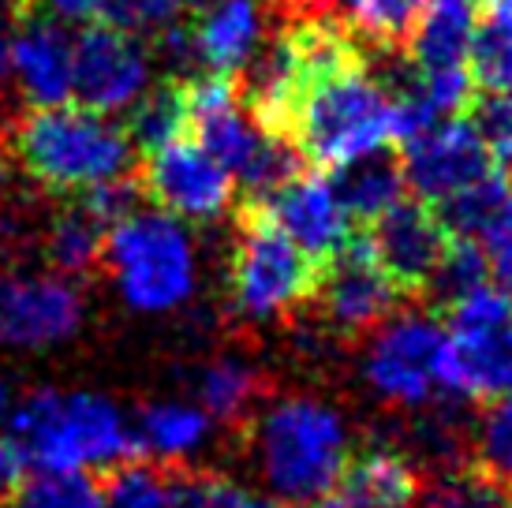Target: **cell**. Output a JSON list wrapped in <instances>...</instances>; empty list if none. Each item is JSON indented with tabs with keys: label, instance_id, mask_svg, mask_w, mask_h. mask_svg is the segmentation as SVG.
Returning a JSON list of instances; mask_svg holds the SVG:
<instances>
[{
	"label": "cell",
	"instance_id": "obj_1",
	"mask_svg": "<svg viewBox=\"0 0 512 508\" xmlns=\"http://www.w3.org/2000/svg\"><path fill=\"white\" fill-rule=\"evenodd\" d=\"M288 135L318 169L341 172L363 157L389 154V146L404 139V127L385 79L370 75L359 57H352L337 68L318 71L307 83Z\"/></svg>",
	"mask_w": 512,
	"mask_h": 508
},
{
	"label": "cell",
	"instance_id": "obj_2",
	"mask_svg": "<svg viewBox=\"0 0 512 508\" xmlns=\"http://www.w3.org/2000/svg\"><path fill=\"white\" fill-rule=\"evenodd\" d=\"M251 460L266 494L292 508L314 505L352 460V426L322 396H277L255 415Z\"/></svg>",
	"mask_w": 512,
	"mask_h": 508
},
{
	"label": "cell",
	"instance_id": "obj_3",
	"mask_svg": "<svg viewBox=\"0 0 512 508\" xmlns=\"http://www.w3.org/2000/svg\"><path fill=\"white\" fill-rule=\"evenodd\" d=\"M15 438L27 467L49 475H94L135 456V426L116 400L90 389H38L12 408Z\"/></svg>",
	"mask_w": 512,
	"mask_h": 508
},
{
	"label": "cell",
	"instance_id": "obj_4",
	"mask_svg": "<svg viewBox=\"0 0 512 508\" xmlns=\"http://www.w3.org/2000/svg\"><path fill=\"white\" fill-rule=\"evenodd\" d=\"M12 154L34 184L57 195H90L128 180L135 142L116 116H101L79 101L30 109L12 131Z\"/></svg>",
	"mask_w": 512,
	"mask_h": 508
},
{
	"label": "cell",
	"instance_id": "obj_5",
	"mask_svg": "<svg viewBox=\"0 0 512 508\" xmlns=\"http://www.w3.org/2000/svg\"><path fill=\"white\" fill-rule=\"evenodd\" d=\"M101 262L116 296L139 314H172L199 292L202 262L195 232L157 206H135L120 217L105 236Z\"/></svg>",
	"mask_w": 512,
	"mask_h": 508
},
{
	"label": "cell",
	"instance_id": "obj_6",
	"mask_svg": "<svg viewBox=\"0 0 512 508\" xmlns=\"http://www.w3.org/2000/svg\"><path fill=\"white\" fill-rule=\"evenodd\" d=\"M184 101L191 139L210 150L247 191L266 198L296 172V150L285 135H273L258 124L240 86L228 75L202 71L184 90Z\"/></svg>",
	"mask_w": 512,
	"mask_h": 508
},
{
	"label": "cell",
	"instance_id": "obj_7",
	"mask_svg": "<svg viewBox=\"0 0 512 508\" xmlns=\"http://www.w3.org/2000/svg\"><path fill=\"white\" fill-rule=\"evenodd\" d=\"M445 325L423 311H393L370 329L363 381L389 408H430L445 393Z\"/></svg>",
	"mask_w": 512,
	"mask_h": 508
},
{
	"label": "cell",
	"instance_id": "obj_8",
	"mask_svg": "<svg viewBox=\"0 0 512 508\" xmlns=\"http://www.w3.org/2000/svg\"><path fill=\"white\" fill-rule=\"evenodd\" d=\"M318 266L281 228L262 213L251 217L236 236L228 262V299L247 322H277L314 296Z\"/></svg>",
	"mask_w": 512,
	"mask_h": 508
},
{
	"label": "cell",
	"instance_id": "obj_9",
	"mask_svg": "<svg viewBox=\"0 0 512 508\" xmlns=\"http://www.w3.org/2000/svg\"><path fill=\"white\" fill-rule=\"evenodd\" d=\"M400 142H404L400 146L404 187H412L415 198L434 206V210L449 206L453 198L501 172V165L490 157L486 142L479 139V131L471 127L468 116L430 120Z\"/></svg>",
	"mask_w": 512,
	"mask_h": 508
},
{
	"label": "cell",
	"instance_id": "obj_10",
	"mask_svg": "<svg viewBox=\"0 0 512 508\" xmlns=\"http://www.w3.org/2000/svg\"><path fill=\"white\" fill-rule=\"evenodd\" d=\"M157 53L128 30L98 19L75 34L72 101L101 116H128L154 90Z\"/></svg>",
	"mask_w": 512,
	"mask_h": 508
},
{
	"label": "cell",
	"instance_id": "obj_11",
	"mask_svg": "<svg viewBox=\"0 0 512 508\" xmlns=\"http://www.w3.org/2000/svg\"><path fill=\"white\" fill-rule=\"evenodd\" d=\"M143 184L157 210L184 225H214L232 210L236 198V176L191 135L146 154Z\"/></svg>",
	"mask_w": 512,
	"mask_h": 508
},
{
	"label": "cell",
	"instance_id": "obj_12",
	"mask_svg": "<svg viewBox=\"0 0 512 508\" xmlns=\"http://www.w3.org/2000/svg\"><path fill=\"white\" fill-rule=\"evenodd\" d=\"M83 325V292L60 273H0V348L38 352L72 340Z\"/></svg>",
	"mask_w": 512,
	"mask_h": 508
},
{
	"label": "cell",
	"instance_id": "obj_13",
	"mask_svg": "<svg viewBox=\"0 0 512 508\" xmlns=\"http://www.w3.org/2000/svg\"><path fill=\"white\" fill-rule=\"evenodd\" d=\"M262 217L281 228L314 262H329L352 243V213L329 172H292L285 184L266 195Z\"/></svg>",
	"mask_w": 512,
	"mask_h": 508
},
{
	"label": "cell",
	"instance_id": "obj_14",
	"mask_svg": "<svg viewBox=\"0 0 512 508\" xmlns=\"http://www.w3.org/2000/svg\"><path fill=\"white\" fill-rule=\"evenodd\" d=\"M314 292L322 299L329 329L337 333H370L397 311L400 284L378 266L367 243H348L341 254L326 262Z\"/></svg>",
	"mask_w": 512,
	"mask_h": 508
},
{
	"label": "cell",
	"instance_id": "obj_15",
	"mask_svg": "<svg viewBox=\"0 0 512 508\" xmlns=\"http://www.w3.org/2000/svg\"><path fill=\"white\" fill-rule=\"evenodd\" d=\"M4 79L27 109H53L72 101L75 86V34L53 19L34 15L12 30Z\"/></svg>",
	"mask_w": 512,
	"mask_h": 508
},
{
	"label": "cell",
	"instance_id": "obj_16",
	"mask_svg": "<svg viewBox=\"0 0 512 508\" xmlns=\"http://www.w3.org/2000/svg\"><path fill=\"white\" fill-rule=\"evenodd\" d=\"M445 243H449V228L441 221V213L419 198L415 202L400 198L397 206H389L382 217L370 221V254L400 288L430 284Z\"/></svg>",
	"mask_w": 512,
	"mask_h": 508
},
{
	"label": "cell",
	"instance_id": "obj_17",
	"mask_svg": "<svg viewBox=\"0 0 512 508\" xmlns=\"http://www.w3.org/2000/svg\"><path fill=\"white\" fill-rule=\"evenodd\" d=\"M191 64L206 75H236L258 60L270 42L266 0H202L199 19L187 27Z\"/></svg>",
	"mask_w": 512,
	"mask_h": 508
},
{
	"label": "cell",
	"instance_id": "obj_18",
	"mask_svg": "<svg viewBox=\"0 0 512 508\" xmlns=\"http://www.w3.org/2000/svg\"><path fill=\"white\" fill-rule=\"evenodd\" d=\"M445 393L460 400L512 396V322L494 329H445Z\"/></svg>",
	"mask_w": 512,
	"mask_h": 508
},
{
	"label": "cell",
	"instance_id": "obj_19",
	"mask_svg": "<svg viewBox=\"0 0 512 508\" xmlns=\"http://www.w3.org/2000/svg\"><path fill=\"white\" fill-rule=\"evenodd\" d=\"M423 482L408 456L393 449H370L348 460L341 479L314 501V508H419Z\"/></svg>",
	"mask_w": 512,
	"mask_h": 508
},
{
	"label": "cell",
	"instance_id": "obj_20",
	"mask_svg": "<svg viewBox=\"0 0 512 508\" xmlns=\"http://www.w3.org/2000/svg\"><path fill=\"white\" fill-rule=\"evenodd\" d=\"M479 8L471 0H430L408 38V68L415 71H471V45Z\"/></svg>",
	"mask_w": 512,
	"mask_h": 508
},
{
	"label": "cell",
	"instance_id": "obj_21",
	"mask_svg": "<svg viewBox=\"0 0 512 508\" xmlns=\"http://www.w3.org/2000/svg\"><path fill=\"white\" fill-rule=\"evenodd\" d=\"M131 426H135V452H146L161 464L195 460L214 438V419L191 400H157L139 411Z\"/></svg>",
	"mask_w": 512,
	"mask_h": 508
},
{
	"label": "cell",
	"instance_id": "obj_22",
	"mask_svg": "<svg viewBox=\"0 0 512 508\" xmlns=\"http://www.w3.org/2000/svg\"><path fill=\"white\" fill-rule=\"evenodd\" d=\"M318 19L337 27L348 42L397 49L412 38L430 0H311Z\"/></svg>",
	"mask_w": 512,
	"mask_h": 508
},
{
	"label": "cell",
	"instance_id": "obj_23",
	"mask_svg": "<svg viewBox=\"0 0 512 508\" xmlns=\"http://www.w3.org/2000/svg\"><path fill=\"white\" fill-rule=\"evenodd\" d=\"M262 396V374L243 355H217L195 374V404L214 423H240Z\"/></svg>",
	"mask_w": 512,
	"mask_h": 508
},
{
	"label": "cell",
	"instance_id": "obj_24",
	"mask_svg": "<svg viewBox=\"0 0 512 508\" xmlns=\"http://www.w3.org/2000/svg\"><path fill=\"white\" fill-rule=\"evenodd\" d=\"M105 236H109V225L79 198L45 232V258L60 277H79L101 262Z\"/></svg>",
	"mask_w": 512,
	"mask_h": 508
},
{
	"label": "cell",
	"instance_id": "obj_25",
	"mask_svg": "<svg viewBox=\"0 0 512 508\" xmlns=\"http://www.w3.org/2000/svg\"><path fill=\"white\" fill-rule=\"evenodd\" d=\"M333 180L341 187V198L348 213H352V221H374V217H382L389 206H397L400 198H404V176H400V161L393 157H363L356 165H348V169L333 172Z\"/></svg>",
	"mask_w": 512,
	"mask_h": 508
},
{
	"label": "cell",
	"instance_id": "obj_26",
	"mask_svg": "<svg viewBox=\"0 0 512 508\" xmlns=\"http://www.w3.org/2000/svg\"><path fill=\"white\" fill-rule=\"evenodd\" d=\"M471 79L483 90H512V0H490L479 15Z\"/></svg>",
	"mask_w": 512,
	"mask_h": 508
},
{
	"label": "cell",
	"instance_id": "obj_27",
	"mask_svg": "<svg viewBox=\"0 0 512 508\" xmlns=\"http://www.w3.org/2000/svg\"><path fill=\"white\" fill-rule=\"evenodd\" d=\"M128 135L135 142V150L143 146L146 154L165 146V142L187 135V101L184 90L176 86H154L135 109L128 113Z\"/></svg>",
	"mask_w": 512,
	"mask_h": 508
},
{
	"label": "cell",
	"instance_id": "obj_28",
	"mask_svg": "<svg viewBox=\"0 0 512 508\" xmlns=\"http://www.w3.org/2000/svg\"><path fill=\"white\" fill-rule=\"evenodd\" d=\"M101 508H180V482L150 464H120L101 490Z\"/></svg>",
	"mask_w": 512,
	"mask_h": 508
},
{
	"label": "cell",
	"instance_id": "obj_29",
	"mask_svg": "<svg viewBox=\"0 0 512 508\" xmlns=\"http://www.w3.org/2000/svg\"><path fill=\"white\" fill-rule=\"evenodd\" d=\"M483 284H490V266H486L483 247L471 236H449L427 288H434L445 299V307H449L453 299L468 296V292L483 288Z\"/></svg>",
	"mask_w": 512,
	"mask_h": 508
},
{
	"label": "cell",
	"instance_id": "obj_30",
	"mask_svg": "<svg viewBox=\"0 0 512 508\" xmlns=\"http://www.w3.org/2000/svg\"><path fill=\"white\" fill-rule=\"evenodd\" d=\"M184 8L187 0H109L105 19L154 49L172 30L184 27Z\"/></svg>",
	"mask_w": 512,
	"mask_h": 508
},
{
	"label": "cell",
	"instance_id": "obj_31",
	"mask_svg": "<svg viewBox=\"0 0 512 508\" xmlns=\"http://www.w3.org/2000/svg\"><path fill=\"white\" fill-rule=\"evenodd\" d=\"M12 508H101V486L90 475L38 471L12 494Z\"/></svg>",
	"mask_w": 512,
	"mask_h": 508
},
{
	"label": "cell",
	"instance_id": "obj_32",
	"mask_svg": "<svg viewBox=\"0 0 512 508\" xmlns=\"http://www.w3.org/2000/svg\"><path fill=\"white\" fill-rule=\"evenodd\" d=\"M419 508H509V494L486 471H441Z\"/></svg>",
	"mask_w": 512,
	"mask_h": 508
},
{
	"label": "cell",
	"instance_id": "obj_33",
	"mask_svg": "<svg viewBox=\"0 0 512 508\" xmlns=\"http://www.w3.org/2000/svg\"><path fill=\"white\" fill-rule=\"evenodd\" d=\"M475 452L490 479L512 482V396L486 400L475 423Z\"/></svg>",
	"mask_w": 512,
	"mask_h": 508
},
{
	"label": "cell",
	"instance_id": "obj_34",
	"mask_svg": "<svg viewBox=\"0 0 512 508\" xmlns=\"http://www.w3.org/2000/svg\"><path fill=\"white\" fill-rule=\"evenodd\" d=\"M180 508H292L281 497L255 490L247 482L225 479V475H199L180 482Z\"/></svg>",
	"mask_w": 512,
	"mask_h": 508
},
{
	"label": "cell",
	"instance_id": "obj_35",
	"mask_svg": "<svg viewBox=\"0 0 512 508\" xmlns=\"http://www.w3.org/2000/svg\"><path fill=\"white\" fill-rule=\"evenodd\" d=\"M468 120L501 169L512 165V90H483V98L471 101Z\"/></svg>",
	"mask_w": 512,
	"mask_h": 508
},
{
	"label": "cell",
	"instance_id": "obj_36",
	"mask_svg": "<svg viewBox=\"0 0 512 508\" xmlns=\"http://www.w3.org/2000/svg\"><path fill=\"white\" fill-rule=\"evenodd\" d=\"M475 243H479L486 254L490 281L512 296V187H505V195H501V202L494 206V213H490L483 221V228L475 232Z\"/></svg>",
	"mask_w": 512,
	"mask_h": 508
},
{
	"label": "cell",
	"instance_id": "obj_37",
	"mask_svg": "<svg viewBox=\"0 0 512 508\" xmlns=\"http://www.w3.org/2000/svg\"><path fill=\"white\" fill-rule=\"evenodd\" d=\"M42 19H53L60 27H90V23H98L105 19V8H109V0H30Z\"/></svg>",
	"mask_w": 512,
	"mask_h": 508
},
{
	"label": "cell",
	"instance_id": "obj_38",
	"mask_svg": "<svg viewBox=\"0 0 512 508\" xmlns=\"http://www.w3.org/2000/svg\"><path fill=\"white\" fill-rule=\"evenodd\" d=\"M27 475V460L15 445L12 434H0V497H8L19 490V482Z\"/></svg>",
	"mask_w": 512,
	"mask_h": 508
},
{
	"label": "cell",
	"instance_id": "obj_39",
	"mask_svg": "<svg viewBox=\"0 0 512 508\" xmlns=\"http://www.w3.org/2000/svg\"><path fill=\"white\" fill-rule=\"evenodd\" d=\"M12 15L4 8V0H0V79H4V64H8V45H12Z\"/></svg>",
	"mask_w": 512,
	"mask_h": 508
},
{
	"label": "cell",
	"instance_id": "obj_40",
	"mask_svg": "<svg viewBox=\"0 0 512 508\" xmlns=\"http://www.w3.org/2000/svg\"><path fill=\"white\" fill-rule=\"evenodd\" d=\"M8 404H12V389H8V381L0 378V415L8 411Z\"/></svg>",
	"mask_w": 512,
	"mask_h": 508
},
{
	"label": "cell",
	"instance_id": "obj_41",
	"mask_svg": "<svg viewBox=\"0 0 512 508\" xmlns=\"http://www.w3.org/2000/svg\"><path fill=\"white\" fill-rule=\"evenodd\" d=\"M471 4H475V8H486V4H490V0H471Z\"/></svg>",
	"mask_w": 512,
	"mask_h": 508
},
{
	"label": "cell",
	"instance_id": "obj_42",
	"mask_svg": "<svg viewBox=\"0 0 512 508\" xmlns=\"http://www.w3.org/2000/svg\"><path fill=\"white\" fill-rule=\"evenodd\" d=\"M509 508H512V494H509Z\"/></svg>",
	"mask_w": 512,
	"mask_h": 508
},
{
	"label": "cell",
	"instance_id": "obj_43",
	"mask_svg": "<svg viewBox=\"0 0 512 508\" xmlns=\"http://www.w3.org/2000/svg\"><path fill=\"white\" fill-rule=\"evenodd\" d=\"M187 4H191V0H187ZM199 4H202V0H199Z\"/></svg>",
	"mask_w": 512,
	"mask_h": 508
}]
</instances>
